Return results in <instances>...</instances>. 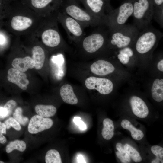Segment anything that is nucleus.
<instances>
[{
	"label": "nucleus",
	"mask_w": 163,
	"mask_h": 163,
	"mask_svg": "<svg viewBox=\"0 0 163 163\" xmlns=\"http://www.w3.org/2000/svg\"><path fill=\"white\" fill-rule=\"evenodd\" d=\"M43 18L21 2L13 7L10 21V28L16 35H32Z\"/></svg>",
	"instance_id": "nucleus-1"
},
{
	"label": "nucleus",
	"mask_w": 163,
	"mask_h": 163,
	"mask_svg": "<svg viewBox=\"0 0 163 163\" xmlns=\"http://www.w3.org/2000/svg\"><path fill=\"white\" fill-rule=\"evenodd\" d=\"M56 13L44 17L38 28L32 36L39 38L46 46L55 48L64 41L58 27Z\"/></svg>",
	"instance_id": "nucleus-2"
},
{
	"label": "nucleus",
	"mask_w": 163,
	"mask_h": 163,
	"mask_svg": "<svg viewBox=\"0 0 163 163\" xmlns=\"http://www.w3.org/2000/svg\"><path fill=\"white\" fill-rule=\"evenodd\" d=\"M58 10L75 19L84 28L89 26H107L106 21L81 8L75 0H62Z\"/></svg>",
	"instance_id": "nucleus-3"
},
{
	"label": "nucleus",
	"mask_w": 163,
	"mask_h": 163,
	"mask_svg": "<svg viewBox=\"0 0 163 163\" xmlns=\"http://www.w3.org/2000/svg\"><path fill=\"white\" fill-rule=\"evenodd\" d=\"M140 32L134 24H125L116 30L109 32L107 43L120 49L129 47L134 44Z\"/></svg>",
	"instance_id": "nucleus-4"
},
{
	"label": "nucleus",
	"mask_w": 163,
	"mask_h": 163,
	"mask_svg": "<svg viewBox=\"0 0 163 163\" xmlns=\"http://www.w3.org/2000/svg\"><path fill=\"white\" fill-rule=\"evenodd\" d=\"M162 36L160 31L149 25L140 32L134 42L136 51L141 55L149 53Z\"/></svg>",
	"instance_id": "nucleus-5"
},
{
	"label": "nucleus",
	"mask_w": 163,
	"mask_h": 163,
	"mask_svg": "<svg viewBox=\"0 0 163 163\" xmlns=\"http://www.w3.org/2000/svg\"><path fill=\"white\" fill-rule=\"evenodd\" d=\"M133 5L134 24L142 30L149 25L153 18V6L149 0H136Z\"/></svg>",
	"instance_id": "nucleus-6"
},
{
	"label": "nucleus",
	"mask_w": 163,
	"mask_h": 163,
	"mask_svg": "<svg viewBox=\"0 0 163 163\" xmlns=\"http://www.w3.org/2000/svg\"><path fill=\"white\" fill-rule=\"evenodd\" d=\"M133 3L126 2L116 9L112 10L107 15V26L109 32L116 30L124 24L132 15Z\"/></svg>",
	"instance_id": "nucleus-7"
},
{
	"label": "nucleus",
	"mask_w": 163,
	"mask_h": 163,
	"mask_svg": "<svg viewBox=\"0 0 163 163\" xmlns=\"http://www.w3.org/2000/svg\"><path fill=\"white\" fill-rule=\"evenodd\" d=\"M104 26L90 34L84 37L79 42L84 50L90 54L94 53L98 51L104 44L107 43L109 35L108 30L104 28Z\"/></svg>",
	"instance_id": "nucleus-8"
},
{
	"label": "nucleus",
	"mask_w": 163,
	"mask_h": 163,
	"mask_svg": "<svg viewBox=\"0 0 163 163\" xmlns=\"http://www.w3.org/2000/svg\"><path fill=\"white\" fill-rule=\"evenodd\" d=\"M58 21L63 27L69 37L76 42H79L84 36V28L77 21L58 10L56 12Z\"/></svg>",
	"instance_id": "nucleus-9"
},
{
	"label": "nucleus",
	"mask_w": 163,
	"mask_h": 163,
	"mask_svg": "<svg viewBox=\"0 0 163 163\" xmlns=\"http://www.w3.org/2000/svg\"><path fill=\"white\" fill-rule=\"evenodd\" d=\"M62 0H21V2L44 18L55 12Z\"/></svg>",
	"instance_id": "nucleus-10"
},
{
	"label": "nucleus",
	"mask_w": 163,
	"mask_h": 163,
	"mask_svg": "<svg viewBox=\"0 0 163 163\" xmlns=\"http://www.w3.org/2000/svg\"><path fill=\"white\" fill-rule=\"evenodd\" d=\"M84 5L86 10L91 14L105 21L107 23V14L112 9L101 0H80Z\"/></svg>",
	"instance_id": "nucleus-11"
},
{
	"label": "nucleus",
	"mask_w": 163,
	"mask_h": 163,
	"mask_svg": "<svg viewBox=\"0 0 163 163\" xmlns=\"http://www.w3.org/2000/svg\"><path fill=\"white\" fill-rule=\"evenodd\" d=\"M85 85L89 90H96L100 94L106 95L112 91L113 85L110 80L105 78L90 77L85 80Z\"/></svg>",
	"instance_id": "nucleus-12"
},
{
	"label": "nucleus",
	"mask_w": 163,
	"mask_h": 163,
	"mask_svg": "<svg viewBox=\"0 0 163 163\" xmlns=\"http://www.w3.org/2000/svg\"><path fill=\"white\" fill-rule=\"evenodd\" d=\"M53 123V120L50 118L35 115L31 117L29 121L28 130L31 134H37L49 129Z\"/></svg>",
	"instance_id": "nucleus-13"
},
{
	"label": "nucleus",
	"mask_w": 163,
	"mask_h": 163,
	"mask_svg": "<svg viewBox=\"0 0 163 163\" xmlns=\"http://www.w3.org/2000/svg\"><path fill=\"white\" fill-rule=\"evenodd\" d=\"M7 79L9 82L16 85L23 90H27L29 84L26 74L13 68L8 69Z\"/></svg>",
	"instance_id": "nucleus-14"
},
{
	"label": "nucleus",
	"mask_w": 163,
	"mask_h": 163,
	"mask_svg": "<svg viewBox=\"0 0 163 163\" xmlns=\"http://www.w3.org/2000/svg\"><path fill=\"white\" fill-rule=\"evenodd\" d=\"M130 102L132 111L136 116L141 118L148 116L149 113L148 107L142 99L133 96L131 97Z\"/></svg>",
	"instance_id": "nucleus-15"
},
{
	"label": "nucleus",
	"mask_w": 163,
	"mask_h": 163,
	"mask_svg": "<svg viewBox=\"0 0 163 163\" xmlns=\"http://www.w3.org/2000/svg\"><path fill=\"white\" fill-rule=\"evenodd\" d=\"M90 69L92 72L97 75L105 76L113 72L115 68L110 62L100 59L92 64Z\"/></svg>",
	"instance_id": "nucleus-16"
},
{
	"label": "nucleus",
	"mask_w": 163,
	"mask_h": 163,
	"mask_svg": "<svg viewBox=\"0 0 163 163\" xmlns=\"http://www.w3.org/2000/svg\"><path fill=\"white\" fill-rule=\"evenodd\" d=\"M13 67L20 71L25 72L29 69L35 67V63L31 57L26 56L24 57L14 58L11 63Z\"/></svg>",
	"instance_id": "nucleus-17"
},
{
	"label": "nucleus",
	"mask_w": 163,
	"mask_h": 163,
	"mask_svg": "<svg viewBox=\"0 0 163 163\" xmlns=\"http://www.w3.org/2000/svg\"><path fill=\"white\" fill-rule=\"evenodd\" d=\"M60 94L62 100L66 103L75 105L78 103V99L74 92L73 88L69 84H65L61 87Z\"/></svg>",
	"instance_id": "nucleus-18"
},
{
	"label": "nucleus",
	"mask_w": 163,
	"mask_h": 163,
	"mask_svg": "<svg viewBox=\"0 0 163 163\" xmlns=\"http://www.w3.org/2000/svg\"><path fill=\"white\" fill-rule=\"evenodd\" d=\"M32 58L35 63V68L40 69L43 67L46 59V53L43 48L39 45H35L32 48Z\"/></svg>",
	"instance_id": "nucleus-19"
},
{
	"label": "nucleus",
	"mask_w": 163,
	"mask_h": 163,
	"mask_svg": "<svg viewBox=\"0 0 163 163\" xmlns=\"http://www.w3.org/2000/svg\"><path fill=\"white\" fill-rule=\"evenodd\" d=\"M34 109L37 115L45 118L54 116L57 111L56 107L50 105L38 104L35 107Z\"/></svg>",
	"instance_id": "nucleus-20"
},
{
	"label": "nucleus",
	"mask_w": 163,
	"mask_h": 163,
	"mask_svg": "<svg viewBox=\"0 0 163 163\" xmlns=\"http://www.w3.org/2000/svg\"><path fill=\"white\" fill-rule=\"evenodd\" d=\"M151 92L153 98L158 102L163 100V79H156L153 84Z\"/></svg>",
	"instance_id": "nucleus-21"
},
{
	"label": "nucleus",
	"mask_w": 163,
	"mask_h": 163,
	"mask_svg": "<svg viewBox=\"0 0 163 163\" xmlns=\"http://www.w3.org/2000/svg\"><path fill=\"white\" fill-rule=\"evenodd\" d=\"M121 125L123 129H127L130 132L131 136L134 139L139 140L143 137L144 134L142 131L135 127L129 120L127 119L123 120L121 123Z\"/></svg>",
	"instance_id": "nucleus-22"
},
{
	"label": "nucleus",
	"mask_w": 163,
	"mask_h": 163,
	"mask_svg": "<svg viewBox=\"0 0 163 163\" xmlns=\"http://www.w3.org/2000/svg\"><path fill=\"white\" fill-rule=\"evenodd\" d=\"M103 125L101 132L103 138L107 140L110 139L114 134V125L113 121L109 118H106L103 120Z\"/></svg>",
	"instance_id": "nucleus-23"
},
{
	"label": "nucleus",
	"mask_w": 163,
	"mask_h": 163,
	"mask_svg": "<svg viewBox=\"0 0 163 163\" xmlns=\"http://www.w3.org/2000/svg\"><path fill=\"white\" fill-rule=\"evenodd\" d=\"M26 148L25 142L22 140H16L10 142L6 146L5 151L9 153L15 149L20 152H24Z\"/></svg>",
	"instance_id": "nucleus-24"
},
{
	"label": "nucleus",
	"mask_w": 163,
	"mask_h": 163,
	"mask_svg": "<svg viewBox=\"0 0 163 163\" xmlns=\"http://www.w3.org/2000/svg\"><path fill=\"white\" fill-rule=\"evenodd\" d=\"M46 163H62L61 156L59 152L55 149L48 150L45 156Z\"/></svg>",
	"instance_id": "nucleus-25"
},
{
	"label": "nucleus",
	"mask_w": 163,
	"mask_h": 163,
	"mask_svg": "<svg viewBox=\"0 0 163 163\" xmlns=\"http://www.w3.org/2000/svg\"><path fill=\"white\" fill-rule=\"evenodd\" d=\"M116 148L117 151L115 153L117 158L120 160L122 163H128L131 161L130 158L122 147L120 143H118L116 145Z\"/></svg>",
	"instance_id": "nucleus-26"
},
{
	"label": "nucleus",
	"mask_w": 163,
	"mask_h": 163,
	"mask_svg": "<svg viewBox=\"0 0 163 163\" xmlns=\"http://www.w3.org/2000/svg\"><path fill=\"white\" fill-rule=\"evenodd\" d=\"M123 148L130 158L135 162H139L142 160L140 153L135 149L128 144L123 146Z\"/></svg>",
	"instance_id": "nucleus-27"
},
{
	"label": "nucleus",
	"mask_w": 163,
	"mask_h": 163,
	"mask_svg": "<svg viewBox=\"0 0 163 163\" xmlns=\"http://www.w3.org/2000/svg\"><path fill=\"white\" fill-rule=\"evenodd\" d=\"M22 113V108L20 107H18L13 113V117L20 124L25 126L27 124L29 120L28 118L24 116Z\"/></svg>",
	"instance_id": "nucleus-28"
},
{
	"label": "nucleus",
	"mask_w": 163,
	"mask_h": 163,
	"mask_svg": "<svg viewBox=\"0 0 163 163\" xmlns=\"http://www.w3.org/2000/svg\"><path fill=\"white\" fill-rule=\"evenodd\" d=\"M4 123L6 125L7 129H10L11 127L17 131H20L21 129L20 124L14 118L10 117L6 119Z\"/></svg>",
	"instance_id": "nucleus-29"
},
{
	"label": "nucleus",
	"mask_w": 163,
	"mask_h": 163,
	"mask_svg": "<svg viewBox=\"0 0 163 163\" xmlns=\"http://www.w3.org/2000/svg\"><path fill=\"white\" fill-rule=\"evenodd\" d=\"M152 152L156 157L161 163H163V148L159 146H152L151 149Z\"/></svg>",
	"instance_id": "nucleus-30"
},
{
	"label": "nucleus",
	"mask_w": 163,
	"mask_h": 163,
	"mask_svg": "<svg viewBox=\"0 0 163 163\" xmlns=\"http://www.w3.org/2000/svg\"><path fill=\"white\" fill-rule=\"evenodd\" d=\"M16 106V102L13 100H9L5 104L4 107L7 110L9 116L11 114Z\"/></svg>",
	"instance_id": "nucleus-31"
},
{
	"label": "nucleus",
	"mask_w": 163,
	"mask_h": 163,
	"mask_svg": "<svg viewBox=\"0 0 163 163\" xmlns=\"http://www.w3.org/2000/svg\"><path fill=\"white\" fill-rule=\"evenodd\" d=\"M130 57L127 54L119 53L117 55V57L120 62L123 64H127L130 60Z\"/></svg>",
	"instance_id": "nucleus-32"
},
{
	"label": "nucleus",
	"mask_w": 163,
	"mask_h": 163,
	"mask_svg": "<svg viewBox=\"0 0 163 163\" xmlns=\"http://www.w3.org/2000/svg\"><path fill=\"white\" fill-rule=\"evenodd\" d=\"M9 116L7 110L4 107L0 106V121Z\"/></svg>",
	"instance_id": "nucleus-33"
},
{
	"label": "nucleus",
	"mask_w": 163,
	"mask_h": 163,
	"mask_svg": "<svg viewBox=\"0 0 163 163\" xmlns=\"http://www.w3.org/2000/svg\"><path fill=\"white\" fill-rule=\"evenodd\" d=\"M6 127L5 123L0 121V133L4 134H6Z\"/></svg>",
	"instance_id": "nucleus-34"
},
{
	"label": "nucleus",
	"mask_w": 163,
	"mask_h": 163,
	"mask_svg": "<svg viewBox=\"0 0 163 163\" xmlns=\"http://www.w3.org/2000/svg\"><path fill=\"white\" fill-rule=\"evenodd\" d=\"M77 125L81 130H85L87 129L86 125L81 120L79 121Z\"/></svg>",
	"instance_id": "nucleus-35"
},
{
	"label": "nucleus",
	"mask_w": 163,
	"mask_h": 163,
	"mask_svg": "<svg viewBox=\"0 0 163 163\" xmlns=\"http://www.w3.org/2000/svg\"><path fill=\"white\" fill-rule=\"evenodd\" d=\"M157 68L161 71H163V59H161L158 63Z\"/></svg>",
	"instance_id": "nucleus-36"
},
{
	"label": "nucleus",
	"mask_w": 163,
	"mask_h": 163,
	"mask_svg": "<svg viewBox=\"0 0 163 163\" xmlns=\"http://www.w3.org/2000/svg\"><path fill=\"white\" fill-rule=\"evenodd\" d=\"M78 163H85L84 158L82 155H79L77 158Z\"/></svg>",
	"instance_id": "nucleus-37"
},
{
	"label": "nucleus",
	"mask_w": 163,
	"mask_h": 163,
	"mask_svg": "<svg viewBox=\"0 0 163 163\" xmlns=\"http://www.w3.org/2000/svg\"><path fill=\"white\" fill-rule=\"evenodd\" d=\"M5 39L2 35L0 34V44H3L5 42Z\"/></svg>",
	"instance_id": "nucleus-38"
},
{
	"label": "nucleus",
	"mask_w": 163,
	"mask_h": 163,
	"mask_svg": "<svg viewBox=\"0 0 163 163\" xmlns=\"http://www.w3.org/2000/svg\"><path fill=\"white\" fill-rule=\"evenodd\" d=\"M80 120L81 118L80 117H75L74 118L73 121L77 125Z\"/></svg>",
	"instance_id": "nucleus-39"
},
{
	"label": "nucleus",
	"mask_w": 163,
	"mask_h": 163,
	"mask_svg": "<svg viewBox=\"0 0 163 163\" xmlns=\"http://www.w3.org/2000/svg\"><path fill=\"white\" fill-rule=\"evenodd\" d=\"M154 3L159 5L163 4V0H153Z\"/></svg>",
	"instance_id": "nucleus-40"
},
{
	"label": "nucleus",
	"mask_w": 163,
	"mask_h": 163,
	"mask_svg": "<svg viewBox=\"0 0 163 163\" xmlns=\"http://www.w3.org/2000/svg\"><path fill=\"white\" fill-rule=\"evenodd\" d=\"M160 162V161L158 159L156 158L155 159H154V160H153L152 161L151 163H159Z\"/></svg>",
	"instance_id": "nucleus-41"
},
{
	"label": "nucleus",
	"mask_w": 163,
	"mask_h": 163,
	"mask_svg": "<svg viewBox=\"0 0 163 163\" xmlns=\"http://www.w3.org/2000/svg\"><path fill=\"white\" fill-rule=\"evenodd\" d=\"M101 0V1H104V2H107L108 1V0Z\"/></svg>",
	"instance_id": "nucleus-42"
},
{
	"label": "nucleus",
	"mask_w": 163,
	"mask_h": 163,
	"mask_svg": "<svg viewBox=\"0 0 163 163\" xmlns=\"http://www.w3.org/2000/svg\"><path fill=\"white\" fill-rule=\"evenodd\" d=\"M4 162L2 161H0V163H4Z\"/></svg>",
	"instance_id": "nucleus-43"
},
{
	"label": "nucleus",
	"mask_w": 163,
	"mask_h": 163,
	"mask_svg": "<svg viewBox=\"0 0 163 163\" xmlns=\"http://www.w3.org/2000/svg\"></svg>",
	"instance_id": "nucleus-44"
},
{
	"label": "nucleus",
	"mask_w": 163,
	"mask_h": 163,
	"mask_svg": "<svg viewBox=\"0 0 163 163\" xmlns=\"http://www.w3.org/2000/svg\"></svg>",
	"instance_id": "nucleus-45"
}]
</instances>
